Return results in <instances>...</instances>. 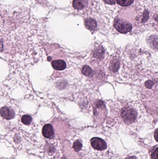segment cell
Segmentation results:
<instances>
[{"instance_id": "8992f818", "label": "cell", "mask_w": 158, "mask_h": 159, "mask_svg": "<svg viewBox=\"0 0 158 159\" xmlns=\"http://www.w3.org/2000/svg\"><path fill=\"white\" fill-rule=\"evenodd\" d=\"M52 66L54 69L57 70H63L66 68V64L64 61L57 60L52 61Z\"/></svg>"}, {"instance_id": "2e32d148", "label": "cell", "mask_w": 158, "mask_h": 159, "mask_svg": "<svg viewBox=\"0 0 158 159\" xmlns=\"http://www.w3.org/2000/svg\"><path fill=\"white\" fill-rule=\"evenodd\" d=\"M158 148L157 146H156V148L154 149L151 153V158H152V159H158Z\"/></svg>"}, {"instance_id": "9a60e30c", "label": "cell", "mask_w": 158, "mask_h": 159, "mask_svg": "<svg viewBox=\"0 0 158 159\" xmlns=\"http://www.w3.org/2000/svg\"><path fill=\"white\" fill-rule=\"evenodd\" d=\"M82 148V144L81 142L79 140H77L74 142L73 145V148L76 152H79L80 151Z\"/></svg>"}, {"instance_id": "7402d4cb", "label": "cell", "mask_w": 158, "mask_h": 159, "mask_svg": "<svg viewBox=\"0 0 158 159\" xmlns=\"http://www.w3.org/2000/svg\"><path fill=\"white\" fill-rule=\"evenodd\" d=\"M2 48V43L0 42V50Z\"/></svg>"}, {"instance_id": "44dd1931", "label": "cell", "mask_w": 158, "mask_h": 159, "mask_svg": "<svg viewBox=\"0 0 158 159\" xmlns=\"http://www.w3.org/2000/svg\"><path fill=\"white\" fill-rule=\"evenodd\" d=\"M125 159H137V158L134 156H132V157H128Z\"/></svg>"}, {"instance_id": "ac0fdd59", "label": "cell", "mask_w": 158, "mask_h": 159, "mask_svg": "<svg viewBox=\"0 0 158 159\" xmlns=\"http://www.w3.org/2000/svg\"><path fill=\"white\" fill-rule=\"evenodd\" d=\"M144 16L143 17V20H142V22H145L147 21L148 18V16H149V14H148V11L146 10L144 13L143 15Z\"/></svg>"}, {"instance_id": "8fae6325", "label": "cell", "mask_w": 158, "mask_h": 159, "mask_svg": "<svg viewBox=\"0 0 158 159\" xmlns=\"http://www.w3.org/2000/svg\"><path fill=\"white\" fill-rule=\"evenodd\" d=\"M149 43L150 44V47L153 48L154 49H157L158 46V38L157 36H150L149 38Z\"/></svg>"}, {"instance_id": "e0dca14e", "label": "cell", "mask_w": 158, "mask_h": 159, "mask_svg": "<svg viewBox=\"0 0 158 159\" xmlns=\"http://www.w3.org/2000/svg\"><path fill=\"white\" fill-rule=\"evenodd\" d=\"M145 85L147 89H151L154 85V82L151 80H147L146 81Z\"/></svg>"}, {"instance_id": "7a4b0ae2", "label": "cell", "mask_w": 158, "mask_h": 159, "mask_svg": "<svg viewBox=\"0 0 158 159\" xmlns=\"http://www.w3.org/2000/svg\"><path fill=\"white\" fill-rule=\"evenodd\" d=\"M114 25L116 30L120 33H127L130 31L132 29V26L130 23L121 19H116Z\"/></svg>"}, {"instance_id": "5b68a950", "label": "cell", "mask_w": 158, "mask_h": 159, "mask_svg": "<svg viewBox=\"0 0 158 159\" xmlns=\"http://www.w3.org/2000/svg\"><path fill=\"white\" fill-rule=\"evenodd\" d=\"M43 135L45 138L52 139L54 136V130L52 125L50 124H45L43 127L42 130Z\"/></svg>"}, {"instance_id": "5bb4252c", "label": "cell", "mask_w": 158, "mask_h": 159, "mask_svg": "<svg viewBox=\"0 0 158 159\" xmlns=\"http://www.w3.org/2000/svg\"><path fill=\"white\" fill-rule=\"evenodd\" d=\"M117 2L122 6H129L133 3L134 0H117Z\"/></svg>"}, {"instance_id": "52a82bcc", "label": "cell", "mask_w": 158, "mask_h": 159, "mask_svg": "<svg viewBox=\"0 0 158 159\" xmlns=\"http://www.w3.org/2000/svg\"><path fill=\"white\" fill-rule=\"evenodd\" d=\"M88 4V0H73L72 6L75 9H83Z\"/></svg>"}, {"instance_id": "9c48e42d", "label": "cell", "mask_w": 158, "mask_h": 159, "mask_svg": "<svg viewBox=\"0 0 158 159\" xmlns=\"http://www.w3.org/2000/svg\"><path fill=\"white\" fill-rule=\"evenodd\" d=\"M85 25L87 29L91 31L95 30L97 28V23L93 19H86L85 20Z\"/></svg>"}, {"instance_id": "4fadbf2b", "label": "cell", "mask_w": 158, "mask_h": 159, "mask_svg": "<svg viewBox=\"0 0 158 159\" xmlns=\"http://www.w3.org/2000/svg\"><path fill=\"white\" fill-rule=\"evenodd\" d=\"M21 120L23 124L26 125H29L31 123L32 119L31 117L29 115H25L22 116Z\"/></svg>"}, {"instance_id": "7c38bea8", "label": "cell", "mask_w": 158, "mask_h": 159, "mask_svg": "<svg viewBox=\"0 0 158 159\" xmlns=\"http://www.w3.org/2000/svg\"><path fill=\"white\" fill-rule=\"evenodd\" d=\"M82 73L85 76H90L92 73V71L91 67L88 65H84L82 70Z\"/></svg>"}, {"instance_id": "6da1fadb", "label": "cell", "mask_w": 158, "mask_h": 159, "mask_svg": "<svg viewBox=\"0 0 158 159\" xmlns=\"http://www.w3.org/2000/svg\"><path fill=\"white\" fill-rule=\"evenodd\" d=\"M121 115L124 122L128 124L134 122L137 117L136 110L129 107H123L122 110Z\"/></svg>"}, {"instance_id": "ffe728a7", "label": "cell", "mask_w": 158, "mask_h": 159, "mask_svg": "<svg viewBox=\"0 0 158 159\" xmlns=\"http://www.w3.org/2000/svg\"><path fill=\"white\" fill-rule=\"evenodd\" d=\"M155 137L156 139V141L158 142V129H157L156 130V132L155 133Z\"/></svg>"}, {"instance_id": "ba28073f", "label": "cell", "mask_w": 158, "mask_h": 159, "mask_svg": "<svg viewBox=\"0 0 158 159\" xmlns=\"http://www.w3.org/2000/svg\"><path fill=\"white\" fill-rule=\"evenodd\" d=\"M93 54L96 58L102 59L105 56V50L102 46H97L94 49Z\"/></svg>"}, {"instance_id": "277c9868", "label": "cell", "mask_w": 158, "mask_h": 159, "mask_svg": "<svg viewBox=\"0 0 158 159\" xmlns=\"http://www.w3.org/2000/svg\"><path fill=\"white\" fill-rule=\"evenodd\" d=\"M0 115L3 118L9 120L15 117V112L12 108L5 106L0 109Z\"/></svg>"}, {"instance_id": "d6986e66", "label": "cell", "mask_w": 158, "mask_h": 159, "mask_svg": "<svg viewBox=\"0 0 158 159\" xmlns=\"http://www.w3.org/2000/svg\"><path fill=\"white\" fill-rule=\"evenodd\" d=\"M104 1L106 3L110 5L115 4L116 2V0H104Z\"/></svg>"}, {"instance_id": "3957f363", "label": "cell", "mask_w": 158, "mask_h": 159, "mask_svg": "<svg viewBox=\"0 0 158 159\" xmlns=\"http://www.w3.org/2000/svg\"><path fill=\"white\" fill-rule=\"evenodd\" d=\"M92 146L96 150H104L107 148L106 143L103 139L98 137H94L91 140Z\"/></svg>"}, {"instance_id": "30bf717a", "label": "cell", "mask_w": 158, "mask_h": 159, "mask_svg": "<svg viewBox=\"0 0 158 159\" xmlns=\"http://www.w3.org/2000/svg\"><path fill=\"white\" fill-rule=\"evenodd\" d=\"M120 67V61L117 59L111 61L109 65V69L113 72H117Z\"/></svg>"}]
</instances>
